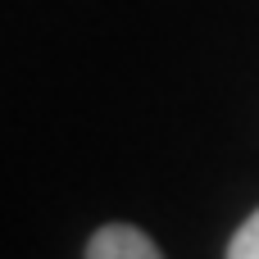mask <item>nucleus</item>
Wrapping results in <instances>:
<instances>
[{
  "label": "nucleus",
  "instance_id": "f03ea898",
  "mask_svg": "<svg viewBox=\"0 0 259 259\" xmlns=\"http://www.w3.org/2000/svg\"><path fill=\"white\" fill-rule=\"evenodd\" d=\"M228 259H259V209L232 232V246H228Z\"/></svg>",
  "mask_w": 259,
  "mask_h": 259
},
{
  "label": "nucleus",
  "instance_id": "f257e3e1",
  "mask_svg": "<svg viewBox=\"0 0 259 259\" xmlns=\"http://www.w3.org/2000/svg\"><path fill=\"white\" fill-rule=\"evenodd\" d=\"M87 259H164V255H159V246L141 228H132V223H105L91 237Z\"/></svg>",
  "mask_w": 259,
  "mask_h": 259
}]
</instances>
